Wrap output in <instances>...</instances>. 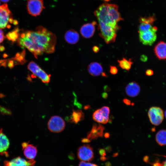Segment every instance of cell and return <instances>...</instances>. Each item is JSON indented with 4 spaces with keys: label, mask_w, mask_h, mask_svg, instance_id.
<instances>
[{
    "label": "cell",
    "mask_w": 166,
    "mask_h": 166,
    "mask_svg": "<svg viewBox=\"0 0 166 166\" xmlns=\"http://www.w3.org/2000/svg\"><path fill=\"white\" fill-rule=\"evenodd\" d=\"M155 54L160 60L166 59V43L163 41L159 42L154 48Z\"/></svg>",
    "instance_id": "17"
},
{
    "label": "cell",
    "mask_w": 166,
    "mask_h": 166,
    "mask_svg": "<svg viewBox=\"0 0 166 166\" xmlns=\"http://www.w3.org/2000/svg\"><path fill=\"white\" fill-rule=\"evenodd\" d=\"M94 14L98 22L113 25H118V22L123 19L118 11V6L114 4L103 3L94 11Z\"/></svg>",
    "instance_id": "2"
},
{
    "label": "cell",
    "mask_w": 166,
    "mask_h": 166,
    "mask_svg": "<svg viewBox=\"0 0 166 166\" xmlns=\"http://www.w3.org/2000/svg\"><path fill=\"white\" fill-rule=\"evenodd\" d=\"M103 0L106 2H108L110 1V0Z\"/></svg>",
    "instance_id": "48"
},
{
    "label": "cell",
    "mask_w": 166,
    "mask_h": 166,
    "mask_svg": "<svg viewBox=\"0 0 166 166\" xmlns=\"http://www.w3.org/2000/svg\"><path fill=\"white\" fill-rule=\"evenodd\" d=\"M155 21V17L154 16L148 17H140L139 19L140 23L144 22L152 24Z\"/></svg>",
    "instance_id": "25"
},
{
    "label": "cell",
    "mask_w": 166,
    "mask_h": 166,
    "mask_svg": "<svg viewBox=\"0 0 166 166\" xmlns=\"http://www.w3.org/2000/svg\"><path fill=\"white\" fill-rule=\"evenodd\" d=\"M157 28L152 26L150 29L144 31L139 32L140 41L144 45H151L155 42L157 38L156 32Z\"/></svg>",
    "instance_id": "6"
},
{
    "label": "cell",
    "mask_w": 166,
    "mask_h": 166,
    "mask_svg": "<svg viewBox=\"0 0 166 166\" xmlns=\"http://www.w3.org/2000/svg\"><path fill=\"white\" fill-rule=\"evenodd\" d=\"M20 30L18 27H17L13 30L8 33L6 35V38L13 42H15L20 36Z\"/></svg>",
    "instance_id": "23"
},
{
    "label": "cell",
    "mask_w": 166,
    "mask_h": 166,
    "mask_svg": "<svg viewBox=\"0 0 166 166\" xmlns=\"http://www.w3.org/2000/svg\"><path fill=\"white\" fill-rule=\"evenodd\" d=\"M45 9L43 0H29L27 4L28 13L34 17L37 16Z\"/></svg>",
    "instance_id": "10"
},
{
    "label": "cell",
    "mask_w": 166,
    "mask_h": 166,
    "mask_svg": "<svg viewBox=\"0 0 166 166\" xmlns=\"http://www.w3.org/2000/svg\"><path fill=\"white\" fill-rule=\"evenodd\" d=\"M109 108L104 106L96 110L93 113V118L97 122L103 124L107 123L109 120Z\"/></svg>",
    "instance_id": "11"
},
{
    "label": "cell",
    "mask_w": 166,
    "mask_h": 166,
    "mask_svg": "<svg viewBox=\"0 0 166 166\" xmlns=\"http://www.w3.org/2000/svg\"><path fill=\"white\" fill-rule=\"evenodd\" d=\"M118 69L117 67L114 66H110V67L109 72L112 75H115L118 72Z\"/></svg>",
    "instance_id": "27"
},
{
    "label": "cell",
    "mask_w": 166,
    "mask_h": 166,
    "mask_svg": "<svg viewBox=\"0 0 166 166\" xmlns=\"http://www.w3.org/2000/svg\"><path fill=\"white\" fill-rule=\"evenodd\" d=\"M93 50L94 52L97 53L99 51V48L98 46H94L93 48Z\"/></svg>",
    "instance_id": "36"
},
{
    "label": "cell",
    "mask_w": 166,
    "mask_h": 166,
    "mask_svg": "<svg viewBox=\"0 0 166 166\" xmlns=\"http://www.w3.org/2000/svg\"><path fill=\"white\" fill-rule=\"evenodd\" d=\"M117 61L121 68L127 71H129L133 63L131 59L128 60L124 57L121 60H118Z\"/></svg>",
    "instance_id": "24"
},
{
    "label": "cell",
    "mask_w": 166,
    "mask_h": 166,
    "mask_svg": "<svg viewBox=\"0 0 166 166\" xmlns=\"http://www.w3.org/2000/svg\"><path fill=\"white\" fill-rule=\"evenodd\" d=\"M157 143L161 146L166 145V130L161 129L159 131L155 136Z\"/></svg>",
    "instance_id": "22"
},
{
    "label": "cell",
    "mask_w": 166,
    "mask_h": 166,
    "mask_svg": "<svg viewBox=\"0 0 166 166\" xmlns=\"http://www.w3.org/2000/svg\"><path fill=\"white\" fill-rule=\"evenodd\" d=\"M147 57L144 55H142L140 56V59L143 61L145 62L147 60Z\"/></svg>",
    "instance_id": "35"
},
{
    "label": "cell",
    "mask_w": 166,
    "mask_h": 166,
    "mask_svg": "<svg viewBox=\"0 0 166 166\" xmlns=\"http://www.w3.org/2000/svg\"><path fill=\"white\" fill-rule=\"evenodd\" d=\"M152 24L145 23H140L138 26V32H142L147 30L152 27Z\"/></svg>",
    "instance_id": "26"
},
{
    "label": "cell",
    "mask_w": 166,
    "mask_h": 166,
    "mask_svg": "<svg viewBox=\"0 0 166 166\" xmlns=\"http://www.w3.org/2000/svg\"><path fill=\"white\" fill-rule=\"evenodd\" d=\"M5 50V48L3 45H0V51L3 52Z\"/></svg>",
    "instance_id": "41"
},
{
    "label": "cell",
    "mask_w": 166,
    "mask_h": 166,
    "mask_svg": "<svg viewBox=\"0 0 166 166\" xmlns=\"http://www.w3.org/2000/svg\"><path fill=\"white\" fill-rule=\"evenodd\" d=\"M99 153L101 156H105L106 155L105 150L103 148L99 149Z\"/></svg>",
    "instance_id": "31"
},
{
    "label": "cell",
    "mask_w": 166,
    "mask_h": 166,
    "mask_svg": "<svg viewBox=\"0 0 166 166\" xmlns=\"http://www.w3.org/2000/svg\"></svg>",
    "instance_id": "50"
},
{
    "label": "cell",
    "mask_w": 166,
    "mask_h": 166,
    "mask_svg": "<svg viewBox=\"0 0 166 166\" xmlns=\"http://www.w3.org/2000/svg\"><path fill=\"white\" fill-rule=\"evenodd\" d=\"M104 90L106 92H108L110 90V88L108 86H105L104 88Z\"/></svg>",
    "instance_id": "39"
},
{
    "label": "cell",
    "mask_w": 166,
    "mask_h": 166,
    "mask_svg": "<svg viewBox=\"0 0 166 166\" xmlns=\"http://www.w3.org/2000/svg\"><path fill=\"white\" fill-rule=\"evenodd\" d=\"M104 129L105 127L101 124L94 123L91 130L88 133L87 138L91 140L102 137Z\"/></svg>",
    "instance_id": "13"
},
{
    "label": "cell",
    "mask_w": 166,
    "mask_h": 166,
    "mask_svg": "<svg viewBox=\"0 0 166 166\" xmlns=\"http://www.w3.org/2000/svg\"><path fill=\"white\" fill-rule=\"evenodd\" d=\"M35 163V161L34 160L27 161L20 157L4 162L5 166H34Z\"/></svg>",
    "instance_id": "12"
},
{
    "label": "cell",
    "mask_w": 166,
    "mask_h": 166,
    "mask_svg": "<svg viewBox=\"0 0 166 166\" xmlns=\"http://www.w3.org/2000/svg\"><path fill=\"white\" fill-rule=\"evenodd\" d=\"M93 164L81 161L79 163V166H93Z\"/></svg>",
    "instance_id": "30"
},
{
    "label": "cell",
    "mask_w": 166,
    "mask_h": 166,
    "mask_svg": "<svg viewBox=\"0 0 166 166\" xmlns=\"http://www.w3.org/2000/svg\"><path fill=\"white\" fill-rule=\"evenodd\" d=\"M110 134L108 132H106L105 133L104 136L105 138H108L110 136Z\"/></svg>",
    "instance_id": "40"
},
{
    "label": "cell",
    "mask_w": 166,
    "mask_h": 166,
    "mask_svg": "<svg viewBox=\"0 0 166 166\" xmlns=\"http://www.w3.org/2000/svg\"><path fill=\"white\" fill-rule=\"evenodd\" d=\"M15 65L14 61L11 58L9 59L7 62V65L10 69H12Z\"/></svg>",
    "instance_id": "29"
},
{
    "label": "cell",
    "mask_w": 166,
    "mask_h": 166,
    "mask_svg": "<svg viewBox=\"0 0 166 166\" xmlns=\"http://www.w3.org/2000/svg\"><path fill=\"white\" fill-rule=\"evenodd\" d=\"M101 160L103 161H105L106 160V158L105 156H101Z\"/></svg>",
    "instance_id": "44"
},
{
    "label": "cell",
    "mask_w": 166,
    "mask_h": 166,
    "mask_svg": "<svg viewBox=\"0 0 166 166\" xmlns=\"http://www.w3.org/2000/svg\"><path fill=\"white\" fill-rule=\"evenodd\" d=\"M1 2H8L10 0H0Z\"/></svg>",
    "instance_id": "46"
},
{
    "label": "cell",
    "mask_w": 166,
    "mask_h": 166,
    "mask_svg": "<svg viewBox=\"0 0 166 166\" xmlns=\"http://www.w3.org/2000/svg\"><path fill=\"white\" fill-rule=\"evenodd\" d=\"M4 39V36L3 31L0 28V43H1Z\"/></svg>",
    "instance_id": "32"
},
{
    "label": "cell",
    "mask_w": 166,
    "mask_h": 166,
    "mask_svg": "<svg viewBox=\"0 0 166 166\" xmlns=\"http://www.w3.org/2000/svg\"><path fill=\"white\" fill-rule=\"evenodd\" d=\"M8 54H7L6 53H4L3 54V57L4 58H6L7 57H8Z\"/></svg>",
    "instance_id": "45"
},
{
    "label": "cell",
    "mask_w": 166,
    "mask_h": 166,
    "mask_svg": "<svg viewBox=\"0 0 166 166\" xmlns=\"http://www.w3.org/2000/svg\"><path fill=\"white\" fill-rule=\"evenodd\" d=\"M65 122L63 119L58 116L52 117L48 121L47 126L49 130L52 132L59 133L65 128Z\"/></svg>",
    "instance_id": "8"
},
{
    "label": "cell",
    "mask_w": 166,
    "mask_h": 166,
    "mask_svg": "<svg viewBox=\"0 0 166 166\" xmlns=\"http://www.w3.org/2000/svg\"><path fill=\"white\" fill-rule=\"evenodd\" d=\"M97 24L95 21L91 23H87L83 25L80 30V33L84 38H89L92 37L95 31V26Z\"/></svg>",
    "instance_id": "15"
},
{
    "label": "cell",
    "mask_w": 166,
    "mask_h": 166,
    "mask_svg": "<svg viewBox=\"0 0 166 166\" xmlns=\"http://www.w3.org/2000/svg\"><path fill=\"white\" fill-rule=\"evenodd\" d=\"M153 73V71L150 69L147 70L145 72L146 74L148 76H150L152 75Z\"/></svg>",
    "instance_id": "34"
},
{
    "label": "cell",
    "mask_w": 166,
    "mask_h": 166,
    "mask_svg": "<svg viewBox=\"0 0 166 166\" xmlns=\"http://www.w3.org/2000/svg\"><path fill=\"white\" fill-rule=\"evenodd\" d=\"M123 101L124 103L127 105H130L132 104L131 101L127 98H124L123 100Z\"/></svg>",
    "instance_id": "33"
},
{
    "label": "cell",
    "mask_w": 166,
    "mask_h": 166,
    "mask_svg": "<svg viewBox=\"0 0 166 166\" xmlns=\"http://www.w3.org/2000/svg\"><path fill=\"white\" fill-rule=\"evenodd\" d=\"M28 69L32 73L34 77L36 76L40 79L43 83L48 84L50 81V75L47 74L35 62H30L28 65Z\"/></svg>",
    "instance_id": "5"
},
{
    "label": "cell",
    "mask_w": 166,
    "mask_h": 166,
    "mask_svg": "<svg viewBox=\"0 0 166 166\" xmlns=\"http://www.w3.org/2000/svg\"><path fill=\"white\" fill-rule=\"evenodd\" d=\"M148 116L151 124L155 126H158L162 122L164 113L163 110L160 107L153 106L149 109Z\"/></svg>",
    "instance_id": "7"
},
{
    "label": "cell",
    "mask_w": 166,
    "mask_h": 166,
    "mask_svg": "<svg viewBox=\"0 0 166 166\" xmlns=\"http://www.w3.org/2000/svg\"><path fill=\"white\" fill-rule=\"evenodd\" d=\"M20 54H21V53H20L19 52L17 53L16 54L14 57H18L20 55Z\"/></svg>",
    "instance_id": "42"
},
{
    "label": "cell",
    "mask_w": 166,
    "mask_h": 166,
    "mask_svg": "<svg viewBox=\"0 0 166 166\" xmlns=\"http://www.w3.org/2000/svg\"><path fill=\"white\" fill-rule=\"evenodd\" d=\"M16 20L14 19L12 14L8 5L4 3L0 6V28L4 29L13 24Z\"/></svg>",
    "instance_id": "4"
},
{
    "label": "cell",
    "mask_w": 166,
    "mask_h": 166,
    "mask_svg": "<svg viewBox=\"0 0 166 166\" xmlns=\"http://www.w3.org/2000/svg\"><path fill=\"white\" fill-rule=\"evenodd\" d=\"M98 29L100 31V37L104 39L107 44L114 42L117 37V33L120 29L118 25H113L98 22Z\"/></svg>",
    "instance_id": "3"
},
{
    "label": "cell",
    "mask_w": 166,
    "mask_h": 166,
    "mask_svg": "<svg viewBox=\"0 0 166 166\" xmlns=\"http://www.w3.org/2000/svg\"><path fill=\"white\" fill-rule=\"evenodd\" d=\"M28 1L29 0H28Z\"/></svg>",
    "instance_id": "51"
},
{
    "label": "cell",
    "mask_w": 166,
    "mask_h": 166,
    "mask_svg": "<svg viewBox=\"0 0 166 166\" xmlns=\"http://www.w3.org/2000/svg\"><path fill=\"white\" fill-rule=\"evenodd\" d=\"M84 118V113L79 110H73L69 121L72 123L77 124L83 120Z\"/></svg>",
    "instance_id": "21"
},
{
    "label": "cell",
    "mask_w": 166,
    "mask_h": 166,
    "mask_svg": "<svg viewBox=\"0 0 166 166\" xmlns=\"http://www.w3.org/2000/svg\"><path fill=\"white\" fill-rule=\"evenodd\" d=\"M106 148V150H107L108 151H110L111 150V148L109 146L107 147Z\"/></svg>",
    "instance_id": "43"
},
{
    "label": "cell",
    "mask_w": 166,
    "mask_h": 166,
    "mask_svg": "<svg viewBox=\"0 0 166 166\" xmlns=\"http://www.w3.org/2000/svg\"><path fill=\"white\" fill-rule=\"evenodd\" d=\"M88 70L89 73L93 76H99L102 73L103 69L102 66L97 62H92L88 67Z\"/></svg>",
    "instance_id": "19"
},
{
    "label": "cell",
    "mask_w": 166,
    "mask_h": 166,
    "mask_svg": "<svg viewBox=\"0 0 166 166\" xmlns=\"http://www.w3.org/2000/svg\"><path fill=\"white\" fill-rule=\"evenodd\" d=\"M102 97L104 99H106L108 97V94L106 92H104L101 94Z\"/></svg>",
    "instance_id": "38"
},
{
    "label": "cell",
    "mask_w": 166,
    "mask_h": 166,
    "mask_svg": "<svg viewBox=\"0 0 166 166\" xmlns=\"http://www.w3.org/2000/svg\"><path fill=\"white\" fill-rule=\"evenodd\" d=\"M125 90L128 96L131 97H134L139 94L140 88V86L135 81H132L127 85Z\"/></svg>",
    "instance_id": "16"
},
{
    "label": "cell",
    "mask_w": 166,
    "mask_h": 166,
    "mask_svg": "<svg viewBox=\"0 0 166 166\" xmlns=\"http://www.w3.org/2000/svg\"><path fill=\"white\" fill-rule=\"evenodd\" d=\"M0 4H1V3H0Z\"/></svg>",
    "instance_id": "49"
},
{
    "label": "cell",
    "mask_w": 166,
    "mask_h": 166,
    "mask_svg": "<svg viewBox=\"0 0 166 166\" xmlns=\"http://www.w3.org/2000/svg\"><path fill=\"white\" fill-rule=\"evenodd\" d=\"M22 147L24 155L27 159L33 160L35 157L37 153L36 146L25 142L22 144Z\"/></svg>",
    "instance_id": "14"
},
{
    "label": "cell",
    "mask_w": 166,
    "mask_h": 166,
    "mask_svg": "<svg viewBox=\"0 0 166 166\" xmlns=\"http://www.w3.org/2000/svg\"><path fill=\"white\" fill-rule=\"evenodd\" d=\"M77 156L79 160L82 161H92L94 158L92 147L88 144H85L80 146L77 150Z\"/></svg>",
    "instance_id": "9"
},
{
    "label": "cell",
    "mask_w": 166,
    "mask_h": 166,
    "mask_svg": "<svg viewBox=\"0 0 166 166\" xmlns=\"http://www.w3.org/2000/svg\"><path fill=\"white\" fill-rule=\"evenodd\" d=\"M10 144L9 139L1 129L0 130V153L5 152L9 148Z\"/></svg>",
    "instance_id": "20"
},
{
    "label": "cell",
    "mask_w": 166,
    "mask_h": 166,
    "mask_svg": "<svg viewBox=\"0 0 166 166\" xmlns=\"http://www.w3.org/2000/svg\"><path fill=\"white\" fill-rule=\"evenodd\" d=\"M65 39L67 43L70 44H76L79 41V35L78 33L73 29L69 30L64 35Z\"/></svg>",
    "instance_id": "18"
},
{
    "label": "cell",
    "mask_w": 166,
    "mask_h": 166,
    "mask_svg": "<svg viewBox=\"0 0 166 166\" xmlns=\"http://www.w3.org/2000/svg\"><path fill=\"white\" fill-rule=\"evenodd\" d=\"M164 115L165 117V118H166V110H165V111Z\"/></svg>",
    "instance_id": "47"
},
{
    "label": "cell",
    "mask_w": 166,
    "mask_h": 166,
    "mask_svg": "<svg viewBox=\"0 0 166 166\" xmlns=\"http://www.w3.org/2000/svg\"><path fill=\"white\" fill-rule=\"evenodd\" d=\"M165 156L166 157V156ZM152 166H166V159L162 163L157 162L153 163Z\"/></svg>",
    "instance_id": "28"
},
{
    "label": "cell",
    "mask_w": 166,
    "mask_h": 166,
    "mask_svg": "<svg viewBox=\"0 0 166 166\" xmlns=\"http://www.w3.org/2000/svg\"><path fill=\"white\" fill-rule=\"evenodd\" d=\"M90 140L88 138H83L81 140V141L83 143H89L90 142Z\"/></svg>",
    "instance_id": "37"
},
{
    "label": "cell",
    "mask_w": 166,
    "mask_h": 166,
    "mask_svg": "<svg viewBox=\"0 0 166 166\" xmlns=\"http://www.w3.org/2000/svg\"><path fill=\"white\" fill-rule=\"evenodd\" d=\"M17 41L20 47L27 48L37 58L44 53L54 52L56 37L45 27L39 26L35 31L26 30L20 34Z\"/></svg>",
    "instance_id": "1"
}]
</instances>
